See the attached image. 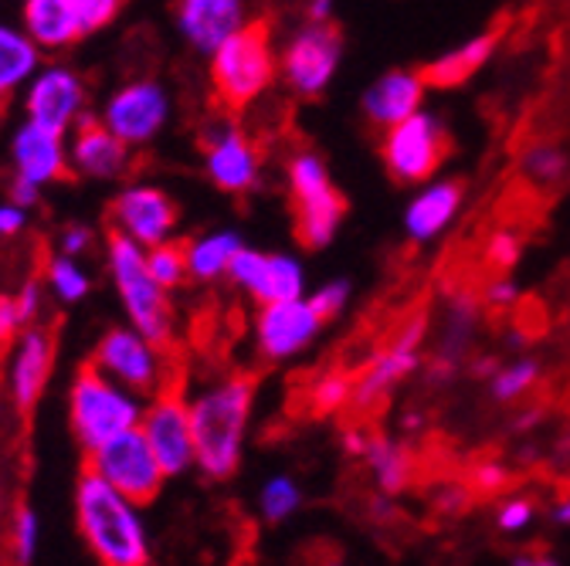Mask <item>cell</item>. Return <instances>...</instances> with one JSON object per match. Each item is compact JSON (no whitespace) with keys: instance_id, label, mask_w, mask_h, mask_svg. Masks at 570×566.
Returning <instances> with one entry per match:
<instances>
[{"instance_id":"obj_1","label":"cell","mask_w":570,"mask_h":566,"mask_svg":"<svg viewBox=\"0 0 570 566\" xmlns=\"http://www.w3.org/2000/svg\"><path fill=\"white\" fill-rule=\"evenodd\" d=\"M255 390L258 384L252 374H232L190 400L194 465L214 481L232 478L242 465L245 431L255 410Z\"/></svg>"},{"instance_id":"obj_2","label":"cell","mask_w":570,"mask_h":566,"mask_svg":"<svg viewBox=\"0 0 570 566\" xmlns=\"http://www.w3.org/2000/svg\"><path fill=\"white\" fill-rule=\"evenodd\" d=\"M76 516L79 533L99 566H150V536L139 506L92 468H86L79 478Z\"/></svg>"},{"instance_id":"obj_3","label":"cell","mask_w":570,"mask_h":566,"mask_svg":"<svg viewBox=\"0 0 570 566\" xmlns=\"http://www.w3.org/2000/svg\"><path fill=\"white\" fill-rule=\"evenodd\" d=\"M278 76L272 51V31L265 21L238 28L210 51V86L225 109H248L258 102Z\"/></svg>"},{"instance_id":"obj_4","label":"cell","mask_w":570,"mask_h":566,"mask_svg":"<svg viewBox=\"0 0 570 566\" xmlns=\"http://www.w3.org/2000/svg\"><path fill=\"white\" fill-rule=\"evenodd\" d=\"M109 275L116 281V292L122 299V309L129 316V326L142 332L160 349L174 339V306L170 289H164L147 265V248H139L126 235L109 238Z\"/></svg>"},{"instance_id":"obj_5","label":"cell","mask_w":570,"mask_h":566,"mask_svg":"<svg viewBox=\"0 0 570 566\" xmlns=\"http://www.w3.org/2000/svg\"><path fill=\"white\" fill-rule=\"evenodd\" d=\"M142 404L132 390L106 377L99 367H82L68 394V420L86 451L102 448L122 431L139 428Z\"/></svg>"},{"instance_id":"obj_6","label":"cell","mask_w":570,"mask_h":566,"mask_svg":"<svg viewBox=\"0 0 570 566\" xmlns=\"http://www.w3.org/2000/svg\"><path fill=\"white\" fill-rule=\"evenodd\" d=\"M285 183L296 215V238L313 251L330 248L346 221V197L333 183L326 160L313 150H296L285 167Z\"/></svg>"},{"instance_id":"obj_7","label":"cell","mask_w":570,"mask_h":566,"mask_svg":"<svg viewBox=\"0 0 570 566\" xmlns=\"http://www.w3.org/2000/svg\"><path fill=\"white\" fill-rule=\"evenodd\" d=\"M449 147H452V136H449L442 116L417 109L414 116L384 129L381 160H384V170L397 183L414 187V183H424L439 173V167L449 157Z\"/></svg>"},{"instance_id":"obj_8","label":"cell","mask_w":570,"mask_h":566,"mask_svg":"<svg viewBox=\"0 0 570 566\" xmlns=\"http://www.w3.org/2000/svg\"><path fill=\"white\" fill-rule=\"evenodd\" d=\"M343 64V34L326 21H306L278 54V76L299 99L323 96Z\"/></svg>"},{"instance_id":"obj_9","label":"cell","mask_w":570,"mask_h":566,"mask_svg":"<svg viewBox=\"0 0 570 566\" xmlns=\"http://www.w3.org/2000/svg\"><path fill=\"white\" fill-rule=\"evenodd\" d=\"M89 468L99 478H106L116 491H122L126 499H132L136 506H150L167 481L150 441L142 438L139 428L122 431L102 448L89 451Z\"/></svg>"},{"instance_id":"obj_10","label":"cell","mask_w":570,"mask_h":566,"mask_svg":"<svg viewBox=\"0 0 570 566\" xmlns=\"http://www.w3.org/2000/svg\"><path fill=\"white\" fill-rule=\"evenodd\" d=\"M139 431L150 441L167 478L184 475L194 465V431H190V400L180 387L164 384L157 397L142 407Z\"/></svg>"},{"instance_id":"obj_11","label":"cell","mask_w":570,"mask_h":566,"mask_svg":"<svg viewBox=\"0 0 570 566\" xmlns=\"http://www.w3.org/2000/svg\"><path fill=\"white\" fill-rule=\"evenodd\" d=\"M232 286L248 292L258 306L265 302H285V299H303L306 296V268L293 255H265L258 248L242 245L228 265Z\"/></svg>"},{"instance_id":"obj_12","label":"cell","mask_w":570,"mask_h":566,"mask_svg":"<svg viewBox=\"0 0 570 566\" xmlns=\"http://www.w3.org/2000/svg\"><path fill=\"white\" fill-rule=\"evenodd\" d=\"M323 316L313 309V302L303 299H285V302H265L255 316V346L265 360L282 364L293 360L323 332Z\"/></svg>"},{"instance_id":"obj_13","label":"cell","mask_w":570,"mask_h":566,"mask_svg":"<svg viewBox=\"0 0 570 566\" xmlns=\"http://www.w3.org/2000/svg\"><path fill=\"white\" fill-rule=\"evenodd\" d=\"M92 367H99L106 377L122 384L132 394H150L160 387L164 364H160V346L150 342L142 332L129 329H109L96 352H92Z\"/></svg>"},{"instance_id":"obj_14","label":"cell","mask_w":570,"mask_h":566,"mask_svg":"<svg viewBox=\"0 0 570 566\" xmlns=\"http://www.w3.org/2000/svg\"><path fill=\"white\" fill-rule=\"evenodd\" d=\"M204 167L225 193H248L262 180V153L252 136L232 122H214L204 132Z\"/></svg>"},{"instance_id":"obj_15","label":"cell","mask_w":570,"mask_h":566,"mask_svg":"<svg viewBox=\"0 0 570 566\" xmlns=\"http://www.w3.org/2000/svg\"><path fill=\"white\" fill-rule=\"evenodd\" d=\"M421 342H424V319H414L404 326L377 357L353 377V407L371 410L377 407L407 374L417 370L421 364Z\"/></svg>"},{"instance_id":"obj_16","label":"cell","mask_w":570,"mask_h":566,"mask_svg":"<svg viewBox=\"0 0 570 566\" xmlns=\"http://www.w3.org/2000/svg\"><path fill=\"white\" fill-rule=\"evenodd\" d=\"M167 116H170V99H167L164 86H157L150 79L126 82L102 109V122L129 147L150 143V139L164 129Z\"/></svg>"},{"instance_id":"obj_17","label":"cell","mask_w":570,"mask_h":566,"mask_svg":"<svg viewBox=\"0 0 570 566\" xmlns=\"http://www.w3.org/2000/svg\"><path fill=\"white\" fill-rule=\"evenodd\" d=\"M112 221H116V231L136 241L139 248H154V245L170 241L177 228V203L160 187L136 183L116 197Z\"/></svg>"},{"instance_id":"obj_18","label":"cell","mask_w":570,"mask_h":566,"mask_svg":"<svg viewBox=\"0 0 570 566\" xmlns=\"http://www.w3.org/2000/svg\"><path fill=\"white\" fill-rule=\"evenodd\" d=\"M24 109H28V119L45 126V129H55V132H68L82 119V109H86V86L82 79L71 72L65 64H48V68H38L35 79L28 82V96H24Z\"/></svg>"},{"instance_id":"obj_19","label":"cell","mask_w":570,"mask_h":566,"mask_svg":"<svg viewBox=\"0 0 570 566\" xmlns=\"http://www.w3.org/2000/svg\"><path fill=\"white\" fill-rule=\"evenodd\" d=\"M465 203V187L452 177H432L424 180L421 190L407 200L404 207V231L411 241L424 245V241H435L442 238Z\"/></svg>"},{"instance_id":"obj_20","label":"cell","mask_w":570,"mask_h":566,"mask_svg":"<svg viewBox=\"0 0 570 566\" xmlns=\"http://www.w3.org/2000/svg\"><path fill=\"white\" fill-rule=\"evenodd\" d=\"M424 96H428L424 72H414V68H391V72L377 76L364 89L361 109L371 126L387 129V126L414 116L417 109H424Z\"/></svg>"},{"instance_id":"obj_21","label":"cell","mask_w":570,"mask_h":566,"mask_svg":"<svg viewBox=\"0 0 570 566\" xmlns=\"http://www.w3.org/2000/svg\"><path fill=\"white\" fill-rule=\"evenodd\" d=\"M11 160H14V177L45 187L55 183L68 173V147H65V136L55 129H45L38 122H24L14 132V143H11Z\"/></svg>"},{"instance_id":"obj_22","label":"cell","mask_w":570,"mask_h":566,"mask_svg":"<svg viewBox=\"0 0 570 566\" xmlns=\"http://www.w3.org/2000/svg\"><path fill=\"white\" fill-rule=\"evenodd\" d=\"M68 163L76 167L82 177L109 180V177H119L126 170V163H129V143H122V139L102 119L82 116L76 122V136H71Z\"/></svg>"},{"instance_id":"obj_23","label":"cell","mask_w":570,"mask_h":566,"mask_svg":"<svg viewBox=\"0 0 570 566\" xmlns=\"http://www.w3.org/2000/svg\"><path fill=\"white\" fill-rule=\"evenodd\" d=\"M180 34L204 54L248 24L245 0H180L177 4Z\"/></svg>"},{"instance_id":"obj_24","label":"cell","mask_w":570,"mask_h":566,"mask_svg":"<svg viewBox=\"0 0 570 566\" xmlns=\"http://www.w3.org/2000/svg\"><path fill=\"white\" fill-rule=\"evenodd\" d=\"M55 360V336L41 326H28V332L14 346L11 360V397L21 410H31L48 384Z\"/></svg>"},{"instance_id":"obj_25","label":"cell","mask_w":570,"mask_h":566,"mask_svg":"<svg viewBox=\"0 0 570 566\" xmlns=\"http://www.w3.org/2000/svg\"><path fill=\"white\" fill-rule=\"evenodd\" d=\"M346 448L356 451V455H361V458L371 465L377 485H381L387 495H397V491L407 488L414 465H411L407 448H401L397 441H391V438H384V435H371V431H364V428H353V431H346Z\"/></svg>"},{"instance_id":"obj_26","label":"cell","mask_w":570,"mask_h":566,"mask_svg":"<svg viewBox=\"0 0 570 566\" xmlns=\"http://www.w3.org/2000/svg\"><path fill=\"white\" fill-rule=\"evenodd\" d=\"M24 31L45 51H61L82 38V24L71 0H28Z\"/></svg>"},{"instance_id":"obj_27","label":"cell","mask_w":570,"mask_h":566,"mask_svg":"<svg viewBox=\"0 0 570 566\" xmlns=\"http://www.w3.org/2000/svg\"><path fill=\"white\" fill-rule=\"evenodd\" d=\"M495 34L482 31L462 44H455L452 51H445L442 58H435L432 64L424 68V79H428V89H455L462 82H469L479 68L489 64L492 51H495Z\"/></svg>"},{"instance_id":"obj_28","label":"cell","mask_w":570,"mask_h":566,"mask_svg":"<svg viewBox=\"0 0 570 566\" xmlns=\"http://www.w3.org/2000/svg\"><path fill=\"white\" fill-rule=\"evenodd\" d=\"M41 48L11 24H0V102H8L21 86H28L38 72Z\"/></svg>"},{"instance_id":"obj_29","label":"cell","mask_w":570,"mask_h":566,"mask_svg":"<svg viewBox=\"0 0 570 566\" xmlns=\"http://www.w3.org/2000/svg\"><path fill=\"white\" fill-rule=\"evenodd\" d=\"M242 235L238 231H210L200 235L197 241L187 245V271L197 281H218L228 275V265L235 258V251L242 248Z\"/></svg>"},{"instance_id":"obj_30","label":"cell","mask_w":570,"mask_h":566,"mask_svg":"<svg viewBox=\"0 0 570 566\" xmlns=\"http://www.w3.org/2000/svg\"><path fill=\"white\" fill-rule=\"evenodd\" d=\"M523 173L540 187H553L570 173V157L553 143H537L523 153Z\"/></svg>"},{"instance_id":"obj_31","label":"cell","mask_w":570,"mask_h":566,"mask_svg":"<svg viewBox=\"0 0 570 566\" xmlns=\"http://www.w3.org/2000/svg\"><path fill=\"white\" fill-rule=\"evenodd\" d=\"M147 265L164 289H177L190 275L187 271V245H177V241L154 245V248H147Z\"/></svg>"},{"instance_id":"obj_32","label":"cell","mask_w":570,"mask_h":566,"mask_svg":"<svg viewBox=\"0 0 570 566\" xmlns=\"http://www.w3.org/2000/svg\"><path fill=\"white\" fill-rule=\"evenodd\" d=\"M537 380H540V364L537 360H517V364L499 370L489 380V387H492V397L499 404H510V400H520L527 390H533Z\"/></svg>"},{"instance_id":"obj_33","label":"cell","mask_w":570,"mask_h":566,"mask_svg":"<svg viewBox=\"0 0 570 566\" xmlns=\"http://www.w3.org/2000/svg\"><path fill=\"white\" fill-rule=\"evenodd\" d=\"M48 286L58 299L79 302L89 292V275L82 271V265L71 261V255H58L48 261Z\"/></svg>"},{"instance_id":"obj_34","label":"cell","mask_w":570,"mask_h":566,"mask_svg":"<svg viewBox=\"0 0 570 566\" xmlns=\"http://www.w3.org/2000/svg\"><path fill=\"white\" fill-rule=\"evenodd\" d=\"M299 503H303L299 485L293 478H285V475L265 481V488H262V516L268 523H282L285 516H293L299 509Z\"/></svg>"},{"instance_id":"obj_35","label":"cell","mask_w":570,"mask_h":566,"mask_svg":"<svg viewBox=\"0 0 570 566\" xmlns=\"http://www.w3.org/2000/svg\"><path fill=\"white\" fill-rule=\"evenodd\" d=\"M38 539H41L38 513L31 506H21L18 516H14V529H11V546H14V563L18 566H31V559L38 553Z\"/></svg>"},{"instance_id":"obj_36","label":"cell","mask_w":570,"mask_h":566,"mask_svg":"<svg viewBox=\"0 0 570 566\" xmlns=\"http://www.w3.org/2000/svg\"><path fill=\"white\" fill-rule=\"evenodd\" d=\"M350 296H353V286L346 278H333V281H323V286L313 292V296H306L309 302H313V309L323 316V322H333L346 306H350Z\"/></svg>"},{"instance_id":"obj_37","label":"cell","mask_w":570,"mask_h":566,"mask_svg":"<svg viewBox=\"0 0 570 566\" xmlns=\"http://www.w3.org/2000/svg\"><path fill=\"white\" fill-rule=\"evenodd\" d=\"M122 4L126 0H71V8H76L79 24H82V34H92V31L106 28L109 21H116Z\"/></svg>"},{"instance_id":"obj_38","label":"cell","mask_w":570,"mask_h":566,"mask_svg":"<svg viewBox=\"0 0 570 566\" xmlns=\"http://www.w3.org/2000/svg\"><path fill=\"white\" fill-rule=\"evenodd\" d=\"M520 255H523L520 238H517L513 231H507V228H503V231H495V235L489 238V245H485V258H489L499 271L517 268Z\"/></svg>"},{"instance_id":"obj_39","label":"cell","mask_w":570,"mask_h":566,"mask_svg":"<svg viewBox=\"0 0 570 566\" xmlns=\"http://www.w3.org/2000/svg\"><path fill=\"white\" fill-rule=\"evenodd\" d=\"M533 519V503L530 499H510L503 509H499V529L517 533Z\"/></svg>"},{"instance_id":"obj_40","label":"cell","mask_w":570,"mask_h":566,"mask_svg":"<svg viewBox=\"0 0 570 566\" xmlns=\"http://www.w3.org/2000/svg\"><path fill=\"white\" fill-rule=\"evenodd\" d=\"M24 326H28V319H24V312L18 306V296H4V299H0V342L11 339Z\"/></svg>"},{"instance_id":"obj_41","label":"cell","mask_w":570,"mask_h":566,"mask_svg":"<svg viewBox=\"0 0 570 566\" xmlns=\"http://www.w3.org/2000/svg\"><path fill=\"white\" fill-rule=\"evenodd\" d=\"M520 299V286L513 278H495L489 281V289H485V302L495 306V309H507Z\"/></svg>"},{"instance_id":"obj_42","label":"cell","mask_w":570,"mask_h":566,"mask_svg":"<svg viewBox=\"0 0 570 566\" xmlns=\"http://www.w3.org/2000/svg\"><path fill=\"white\" fill-rule=\"evenodd\" d=\"M28 225V215L21 203H0V238H14Z\"/></svg>"},{"instance_id":"obj_43","label":"cell","mask_w":570,"mask_h":566,"mask_svg":"<svg viewBox=\"0 0 570 566\" xmlns=\"http://www.w3.org/2000/svg\"><path fill=\"white\" fill-rule=\"evenodd\" d=\"M89 241H92V235H89L86 228H79V225L65 228V231H61V238H58V245H61V251H65V255H82V251L89 248Z\"/></svg>"},{"instance_id":"obj_44","label":"cell","mask_w":570,"mask_h":566,"mask_svg":"<svg viewBox=\"0 0 570 566\" xmlns=\"http://www.w3.org/2000/svg\"><path fill=\"white\" fill-rule=\"evenodd\" d=\"M18 306H21V312H24V319L31 326L38 319V309H41V289L35 286V281H28V286L18 292Z\"/></svg>"},{"instance_id":"obj_45","label":"cell","mask_w":570,"mask_h":566,"mask_svg":"<svg viewBox=\"0 0 570 566\" xmlns=\"http://www.w3.org/2000/svg\"><path fill=\"white\" fill-rule=\"evenodd\" d=\"M38 190H41V187H35V183H28V180L14 177V183H11V200H14V203H21V207H31V203L38 200Z\"/></svg>"},{"instance_id":"obj_46","label":"cell","mask_w":570,"mask_h":566,"mask_svg":"<svg viewBox=\"0 0 570 566\" xmlns=\"http://www.w3.org/2000/svg\"><path fill=\"white\" fill-rule=\"evenodd\" d=\"M330 18H333V0H309V8H306V21L326 24Z\"/></svg>"},{"instance_id":"obj_47","label":"cell","mask_w":570,"mask_h":566,"mask_svg":"<svg viewBox=\"0 0 570 566\" xmlns=\"http://www.w3.org/2000/svg\"><path fill=\"white\" fill-rule=\"evenodd\" d=\"M517 566H557L547 553H540V549H530V553H523V556H517Z\"/></svg>"},{"instance_id":"obj_48","label":"cell","mask_w":570,"mask_h":566,"mask_svg":"<svg viewBox=\"0 0 570 566\" xmlns=\"http://www.w3.org/2000/svg\"><path fill=\"white\" fill-rule=\"evenodd\" d=\"M557 523H570V503H563V506L557 509Z\"/></svg>"}]
</instances>
